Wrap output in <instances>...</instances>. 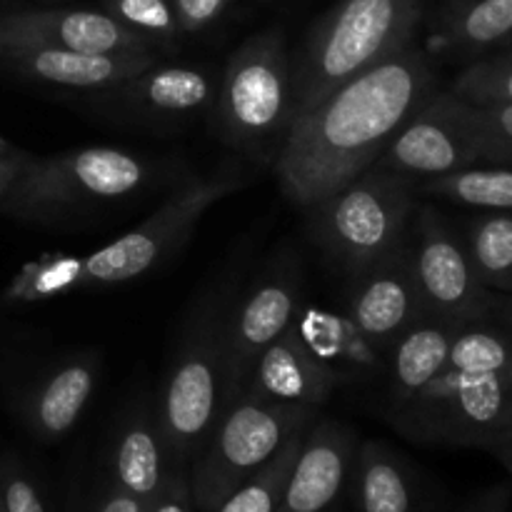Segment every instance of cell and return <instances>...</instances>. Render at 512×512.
<instances>
[{"label": "cell", "mask_w": 512, "mask_h": 512, "mask_svg": "<svg viewBox=\"0 0 512 512\" xmlns=\"http://www.w3.org/2000/svg\"><path fill=\"white\" fill-rule=\"evenodd\" d=\"M510 38H512V35H510Z\"/></svg>", "instance_id": "b9f144b4"}, {"label": "cell", "mask_w": 512, "mask_h": 512, "mask_svg": "<svg viewBox=\"0 0 512 512\" xmlns=\"http://www.w3.org/2000/svg\"><path fill=\"white\" fill-rule=\"evenodd\" d=\"M465 248L485 288L512 290V210H488L475 218Z\"/></svg>", "instance_id": "4316f807"}, {"label": "cell", "mask_w": 512, "mask_h": 512, "mask_svg": "<svg viewBox=\"0 0 512 512\" xmlns=\"http://www.w3.org/2000/svg\"><path fill=\"white\" fill-rule=\"evenodd\" d=\"M418 193L453 200L470 208L512 210V168L510 165H493V168L473 165L458 173L423 180L418 183Z\"/></svg>", "instance_id": "484cf974"}, {"label": "cell", "mask_w": 512, "mask_h": 512, "mask_svg": "<svg viewBox=\"0 0 512 512\" xmlns=\"http://www.w3.org/2000/svg\"><path fill=\"white\" fill-rule=\"evenodd\" d=\"M90 512H145V503L135 498V495L120 490L110 480H105V485L95 495Z\"/></svg>", "instance_id": "d590c367"}, {"label": "cell", "mask_w": 512, "mask_h": 512, "mask_svg": "<svg viewBox=\"0 0 512 512\" xmlns=\"http://www.w3.org/2000/svg\"><path fill=\"white\" fill-rule=\"evenodd\" d=\"M13 150H15L13 145H10L8 140H5L3 135H0V155H3V153H13Z\"/></svg>", "instance_id": "ab89813d"}, {"label": "cell", "mask_w": 512, "mask_h": 512, "mask_svg": "<svg viewBox=\"0 0 512 512\" xmlns=\"http://www.w3.org/2000/svg\"><path fill=\"white\" fill-rule=\"evenodd\" d=\"M0 512H3V508H0Z\"/></svg>", "instance_id": "60d3db41"}, {"label": "cell", "mask_w": 512, "mask_h": 512, "mask_svg": "<svg viewBox=\"0 0 512 512\" xmlns=\"http://www.w3.org/2000/svg\"><path fill=\"white\" fill-rule=\"evenodd\" d=\"M420 0H340L293 60V123L370 65L415 40Z\"/></svg>", "instance_id": "7a4b0ae2"}, {"label": "cell", "mask_w": 512, "mask_h": 512, "mask_svg": "<svg viewBox=\"0 0 512 512\" xmlns=\"http://www.w3.org/2000/svg\"><path fill=\"white\" fill-rule=\"evenodd\" d=\"M153 170L140 155L110 145L63 150L38 158L13 185L0 210L20 220H53L100 203L128 198L145 188Z\"/></svg>", "instance_id": "8992f818"}, {"label": "cell", "mask_w": 512, "mask_h": 512, "mask_svg": "<svg viewBox=\"0 0 512 512\" xmlns=\"http://www.w3.org/2000/svg\"><path fill=\"white\" fill-rule=\"evenodd\" d=\"M338 388L340 380L310 353L295 325H290L255 360L243 393L320 410Z\"/></svg>", "instance_id": "ac0fdd59"}, {"label": "cell", "mask_w": 512, "mask_h": 512, "mask_svg": "<svg viewBox=\"0 0 512 512\" xmlns=\"http://www.w3.org/2000/svg\"><path fill=\"white\" fill-rule=\"evenodd\" d=\"M228 308L223 290L200 298L170 360L155 415L173 465L190 468L225 410Z\"/></svg>", "instance_id": "3957f363"}, {"label": "cell", "mask_w": 512, "mask_h": 512, "mask_svg": "<svg viewBox=\"0 0 512 512\" xmlns=\"http://www.w3.org/2000/svg\"><path fill=\"white\" fill-rule=\"evenodd\" d=\"M293 325L310 353L340 380V385L373 383L385 375V353L358 328L345 308H320L303 300Z\"/></svg>", "instance_id": "e0dca14e"}, {"label": "cell", "mask_w": 512, "mask_h": 512, "mask_svg": "<svg viewBox=\"0 0 512 512\" xmlns=\"http://www.w3.org/2000/svg\"><path fill=\"white\" fill-rule=\"evenodd\" d=\"M230 0H170L183 35H193L213 25L225 13Z\"/></svg>", "instance_id": "e575fe53"}, {"label": "cell", "mask_w": 512, "mask_h": 512, "mask_svg": "<svg viewBox=\"0 0 512 512\" xmlns=\"http://www.w3.org/2000/svg\"><path fill=\"white\" fill-rule=\"evenodd\" d=\"M358 435L348 425L315 418L300 445L275 512H330L350 478Z\"/></svg>", "instance_id": "9a60e30c"}, {"label": "cell", "mask_w": 512, "mask_h": 512, "mask_svg": "<svg viewBox=\"0 0 512 512\" xmlns=\"http://www.w3.org/2000/svg\"><path fill=\"white\" fill-rule=\"evenodd\" d=\"M0 38L33 40L85 55L155 53L140 35L105 10L50 8L0 15Z\"/></svg>", "instance_id": "2e32d148"}, {"label": "cell", "mask_w": 512, "mask_h": 512, "mask_svg": "<svg viewBox=\"0 0 512 512\" xmlns=\"http://www.w3.org/2000/svg\"><path fill=\"white\" fill-rule=\"evenodd\" d=\"M153 63H158L155 53L85 55L33 40L0 38V68L53 88L108 90Z\"/></svg>", "instance_id": "5bb4252c"}, {"label": "cell", "mask_w": 512, "mask_h": 512, "mask_svg": "<svg viewBox=\"0 0 512 512\" xmlns=\"http://www.w3.org/2000/svg\"><path fill=\"white\" fill-rule=\"evenodd\" d=\"M450 93L473 105L512 103V55L473 63L458 75Z\"/></svg>", "instance_id": "1f68e13d"}, {"label": "cell", "mask_w": 512, "mask_h": 512, "mask_svg": "<svg viewBox=\"0 0 512 512\" xmlns=\"http://www.w3.org/2000/svg\"><path fill=\"white\" fill-rule=\"evenodd\" d=\"M465 323L425 315L405 330L385 355L388 378V410L395 413L408 405L423 388H428L448 368L450 345Z\"/></svg>", "instance_id": "7402d4cb"}, {"label": "cell", "mask_w": 512, "mask_h": 512, "mask_svg": "<svg viewBox=\"0 0 512 512\" xmlns=\"http://www.w3.org/2000/svg\"><path fill=\"white\" fill-rule=\"evenodd\" d=\"M345 310L385 355L405 330L428 315L413 273L408 240L380 263L348 275Z\"/></svg>", "instance_id": "4fadbf2b"}, {"label": "cell", "mask_w": 512, "mask_h": 512, "mask_svg": "<svg viewBox=\"0 0 512 512\" xmlns=\"http://www.w3.org/2000/svg\"><path fill=\"white\" fill-rule=\"evenodd\" d=\"M105 465H108L110 483L143 503H148L163 488L173 463L160 433L155 408L133 405L125 410L110 435Z\"/></svg>", "instance_id": "d6986e66"}, {"label": "cell", "mask_w": 512, "mask_h": 512, "mask_svg": "<svg viewBox=\"0 0 512 512\" xmlns=\"http://www.w3.org/2000/svg\"><path fill=\"white\" fill-rule=\"evenodd\" d=\"M235 173L193 178L170 193L153 215L115 238L113 243L83 255V288H108L138 280L175 255L193 235L210 208L240 188Z\"/></svg>", "instance_id": "ba28073f"}, {"label": "cell", "mask_w": 512, "mask_h": 512, "mask_svg": "<svg viewBox=\"0 0 512 512\" xmlns=\"http://www.w3.org/2000/svg\"><path fill=\"white\" fill-rule=\"evenodd\" d=\"M318 415V408L308 405L240 395L223 410L205 448L188 468L195 512H213L238 485L258 473L295 430Z\"/></svg>", "instance_id": "52a82bcc"}, {"label": "cell", "mask_w": 512, "mask_h": 512, "mask_svg": "<svg viewBox=\"0 0 512 512\" xmlns=\"http://www.w3.org/2000/svg\"><path fill=\"white\" fill-rule=\"evenodd\" d=\"M408 250L428 315L475 323L488 310V288L480 283L468 248L433 205H418L410 220Z\"/></svg>", "instance_id": "8fae6325"}, {"label": "cell", "mask_w": 512, "mask_h": 512, "mask_svg": "<svg viewBox=\"0 0 512 512\" xmlns=\"http://www.w3.org/2000/svg\"><path fill=\"white\" fill-rule=\"evenodd\" d=\"M485 450H488L490 455H495V458L505 465V470L512 475V400L508 405V413H505L503 423H500L498 433L493 435V440H490Z\"/></svg>", "instance_id": "74e56055"}, {"label": "cell", "mask_w": 512, "mask_h": 512, "mask_svg": "<svg viewBox=\"0 0 512 512\" xmlns=\"http://www.w3.org/2000/svg\"><path fill=\"white\" fill-rule=\"evenodd\" d=\"M350 475L360 512H415L418 508V488L408 463L380 440L358 445Z\"/></svg>", "instance_id": "603a6c76"}, {"label": "cell", "mask_w": 512, "mask_h": 512, "mask_svg": "<svg viewBox=\"0 0 512 512\" xmlns=\"http://www.w3.org/2000/svg\"><path fill=\"white\" fill-rule=\"evenodd\" d=\"M310 423L295 430L283 448L258 470L250 475L243 485L233 490L223 503L213 512H275L278 510L280 495H283L288 475L293 470L295 460H298L300 445H303L305 433H308Z\"/></svg>", "instance_id": "83f0119b"}, {"label": "cell", "mask_w": 512, "mask_h": 512, "mask_svg": "<svg viewBox=\"0 0 512 512\" xmlns=\"http://www.w3.org/2000/svg\"><path fill=\"white\" fill-rule=\"evenodd\" d=\"M83 288V255L45 253L25 263L0 295L5 305H30Z\"/></svg>", "instance_id": "d4e9b609"}, {"label": "cell", "mask_w": 512, "mask_h": 512, "mask_svg": "<svg viewBox=\"0 0 512 512\" xmlns=\"http://www.w3.org/2000/svg\"><path fill=\"white\" fill-rule=\"evenodd\" d=\"M512 35V0H458L435 18L430 43L478 55Z\"/></svg>", "instance_id": "cb8c5ba5"}, {"label": "cell", "mask_w": 512, "mask_h": 512, "mask_svg": "<svg viewBox=\"0 0 512 512\" xmlns=\"http://www.w3.org/2000/svg\"><path fill=\"white\" fill-rule=\"evenodd\" d=\"M145 512H195L188 468L183 465L170 468L163 488L145 503Z\"/></svg>", "instance_id": "836d02e7"}, {"label": "cell", "mask_w": 512, "mask_h": 512, "mask_svg": "<svg viewBox=\"0 0 512 512\" xmlns=\"http://www.w3.org/2000/svg\"><path fill=\"white\" fill-rule=\"evenodd\" d=\"M463 512H510V488L495 485V488L485 490Z\"/></svg>", "instance_id": "f35d334b"}, {"label": "cell", "mask_w": 512, "mask_h": 512, "mask_svg": "<svg viewBox=\"0 0 512 512\" xmlns=\"http://www.w3.org/2000/svg\"><path fill=\"white\" fill-rule=\"evenodd\" d=\"M0 508L3 512H48L38 485L13 463L0 468Z\"/></svg>", "instance_id": "d6a6232c"}, {"label": "cell", "mask_w": 512, "mask_h": 512, "mask_svg": "<svg viewBox=\"0 0 512 512\" xmlns=\"http://www.w3.org/2000/svg\"><path fill=\"white\" fill-rule=\"evenodd\" d=\"M100 380L98 355H73L60 360L30 388L23 418L35 438L53 443L65 438L83 418Z\"/></svg>", "instance_id": "ffe728a7"}, {"label": "cell", "mask_w": 512, "mask_h": 512, "mask_svg": "<svg viewBox=\"0 0 512 512\" xmlns=\"http://www.w3.org/2000/svg\"><path fill=\"white\" fill-rule=\"evenodd\" d=\"M415 195V180L373 165L305 210L310 238L345 275L358 273L408 240Z\"/></svg>", "instance_id": "277c9868"}, {"label": "cell", "mask_w": 512, "mask_h": 512, "mask_svg": "<svg viewBox=\"0 0 512 512\" xmlns=\"http://www.w3.org/2000/svg\"><path fill=\"white\" fill-rule=\"evenodd\" d=\"M463 118L480 153V163L512 165V103L473 105L463 100Z\"/></svg>", "instance_id": "4dcf8cb0"}, {"label": "cell", "mask_w": 512, "mask_h": 512, "mask_svg": "<svg viewBox=\"0 0 512 512\" xmlns=\"http://www.w3.org/2000/svg\"><path fill=\"white\" fill-rule=\"evenodd\" d=\"M105 13L133 30L150 48L173 45L183 35L170 0H103Z\"/></svg>", "instance_id": "f546056e"}, {"label": "cell", "mask_w": 512, "mask_h": 512, "mask_svg": "<svg viewBox=\"0 0 512 512\" xmlns=\"http://www.w3.org/2000/svg\"><path fill=\"white\" fill-rule=\"evenodd\" d=\"M33 158L35 155L23 153V150H13V153L0 155V203L8 198L13 185L23 178V173L28 170V165L33 163Z\"/></svg>", "instance_id": "8d00e7d4"}, {"label": "cell", "mask_w": 512, "mask_h": 512, "mask_svg": "<svg viewBox=\"0 0 512 512\" xmlns=\"http://www.w3.org/2000/svg\"><path fill=\"white\" fill-rule=\"evenodd\" d=\"M375 165L415 183L480 165V153L463 118V100L450 90L435 93L395 133Z\"/></svg>", "instance_id": "7c38bea8"}, {"label": "cell", "mask_w": 512, "mask_h": 512, "mask_svg": "<svg viewBox=\"0 0 512 512\" xmlns=\"http://www.w3.org/2000/svg\"><path fill=\"white\" fill-rule=\"evenodd\" d=\"M512 400V373H458L445 368L408 405L390 413L393 425L425 445L488 448Z\"/></svg>", "instance_id": "9c48e42d"}, {"label": "cell", "mask_w": 512, "mask_h": 512, "mask_svg": "<svg viewBox=\"0 0 512 512\" xmlns=\"http://www.w3.org/2000/svg\"><path fill=\"white\" fill-rule=\"evenodd\" d=\"M115 103L153 118H180L215 103L218 83L195 65H148L133 78L108 88Z\"/></svg>", "instance_id": "44dd1931"}, {"label": "cell", "mask_w": 512, "mask_h": 512, "mask_svg": "<svg viewBox=\"0 0 512 512\" xmlns=\"http://www.w3.org/2000/svg\"><path fill=\"white\" fill-rule=\"evenodd\" d=\"M220 138L268 160L293 128V58L283 30L250 35L230 53L215 95Z\"/></svg>", "instance_id": "5b68a950"}, {"label": "cell", "mask_w": 512, "mask_h": 512, "mask_svg": "<svg viewBox=\"0 0 512 512\" xmlns=\"http://www.w3.org/2000/svg\"><path fill=\"white\" fill-rule=\"evenodd\" d=\"M448 368L458 373H512V338L465 323L450 345Z\"/></svg>", "instance_id": "f1b7e54d"}, {"label": "cell", "mask_w": 512, "mask_h": 512, "mask_svg": "<svg viewBox=\"0 0 512 512\" xmlns=\"http://www.w3.org/2000/svg\"><path fill=\"white\" fill-rule=\"evenodd\" d=\"M435 70L415 45L395 50L293 123L273 160L285 198L308 210L373 168L400 128L428 103Z\"/></svg>", "instance_id": "6da1fadb"}, {"label": "cell", "mask_w": 512, "mask_h": 512, "mask_svg": "<svg viewBox=\"0 0 512 512\" xmlns=\"http://www.w3.org/2000/svg\"><path fill=\"white\" fill-rule=\"evenodd\" d=\"M303 305V268L293 250H280L255 275L225 318V408L243 393L255 360L293 325Z\"/></svg>", "instance_id": "30bf717a"}]
</instances>
